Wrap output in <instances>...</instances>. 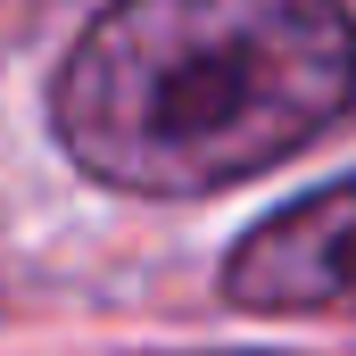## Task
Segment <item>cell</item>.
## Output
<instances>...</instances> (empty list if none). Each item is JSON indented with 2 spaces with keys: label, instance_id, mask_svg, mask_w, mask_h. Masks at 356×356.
<instances>
[{
  "label": "cell",
  "instance_id": "6da1fadb",
  "mask_svg": "<svg viewBox=\"0 0 356 356\" xmlns=\"http://www.w3.org/2000/svg\"><path fill=\"white\" fill-rule=\"evenodd\" d=\"M356 108L340 0H108L50 83L58 149L133 199H207Z\"/></svg>",
  "mask_w": 356,
  "mask_h": 356
},
{
  "label": "cell",
  "instance_id": "7a4b0ae2",
  "mask_svg": "<svg viewBox=\"0 0 356 356\" xmlns=\"http://www.w3.org/2000/svg\"><path fill=\"white\" fill-rule=\"evenodd\" d=\"M224 298L257 315H332L356 307V175L323 182L266 216L232 257H224Z\"/></svg>",
  "mask_w": 356,
  "mask_h": 356
}]
</instances>
